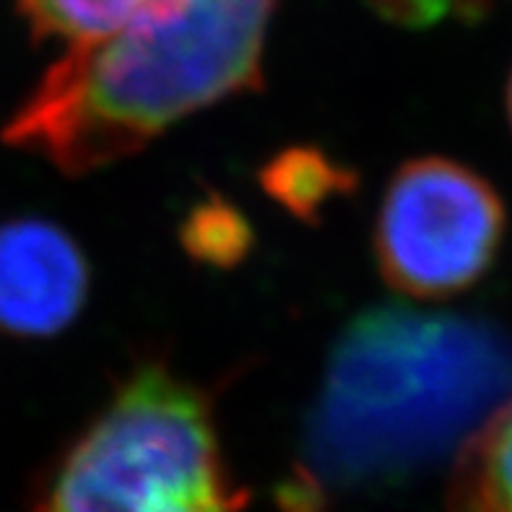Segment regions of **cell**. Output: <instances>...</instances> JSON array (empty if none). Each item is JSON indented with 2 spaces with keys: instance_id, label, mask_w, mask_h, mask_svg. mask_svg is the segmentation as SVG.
Returning a JSON list of instances; mask_svg holds the SVG:
<instances>
[{
  "instance_id": "obj_1",
  "label": "cell",
  "mask_w": 512,
  "mask_h": 512,
  "mask_svg": "<svg viewBox=\"0 0 512 512\" xmlns=\"http://www.w3.org/2000/svg\"><path fill=\"white\" fill-rule=\"evenodd\" d=\"M512 403V338L450 312L383 305L333 346L281 512H328L461 453Z\"/></svg>"
},
{
  "instance_id": "obj_2",
  "label": "cell",
  "mask_w": 512,
  "mask_h": 512,
  "mask_svg": "<svg viewBox=\"0 0 512 512\" xmlns=\"http://www.w3.org/2000/svg\"><path fill=\"white\" fill-rule=\"evenodd\" d=\"M273 3L188 0L169 19L71 47L3 138L65 175L123 162L182 117L260 84Z\"/></svg>"
},
{
  "instance_id": "obj_3",
  "label": "cell",
  "mask_w": 512,
  "mask_h": 512,
  "mask_svg": "<svg viewBox=\"0 0 512 512\" xmlns=\"http://www.w3.org/2000/svg\"><path fill=\"white\" fill-rule=\"evenodd\" d=\"M37 512H245L206 393L164 364L115 390L47 474Z\"/></svg>"
},
{
  "instance_id": "obj_4",
  "label": "cell",
  "mask_w": 512,
  "mask_h": 512,
  "mask_svg": "<svg viewBox=\"0 0 512 512\" xmlns=\"http://www.w3.org/2000/svg\"><path fill=\"white\" fill-rule=\"evenodd\" d=\"M505 234L500 195L466 164L427 156L398 169L375 224V258L393 289L419 299L466 292Z\"/></svg>"
},
{
  "instance_id": "obj_5",
  "label": "cell",
  "mask_w": 512,
  "mask_h": 512,
  "mask_svg": "<svg viewBox=\"0 0 512 512\" xmlns=\"http://www.w3.org/2000/svg\"><path fill=\"white\" fill-rule=\"evenodd\" d=\"M89 284V260L63 227L37 216L0 224V331H65L84 310Z\"/></svg>"
},
{
  "instance_id": "obj_6",
  "label": "cell",
  "mask_w": 512,
  "mask_h": 512,
  "mask_svg": "<svg viewBox=\"0 0 512 512\" xmlns=\"http://www.w3.org/2000/svg\"><path fill=\"white\" fill-rule=\"evenodd\" d=\"M188 0H16L37 39L71 47L115 37L130 26L175 16Z\"/></svg>"
},
{
  "instance_id": "obj_7",
  "label": "cell",
  "mask_w": 512,
  "mask_h": 512,
  "mask_svg": "<svg viewBox=\"0 0 512 512\" xmlns=\"http://www.w3.org/2000/svg\"><path fill=\"white\" fill-rule=\"evenodd\" d=\"M453 512H512V403L458 455Z\"/></svg>"
},
{
  "instance_id": "obj_8",
  "label": "cell",
  "mask_w": 512,
  "mask_h": 512,
  "mask_svg": "<svg viewBox=\"0 0 512 512\" xmlns=\"http://www.w3.org/2000/svg\"><path fill=\"white\" fill-rule=\"evenodd\" d=\"M260 182L263 190L289 214L302 221H315L333 198L349 193L357 185V177L328 159L323 151L294 146L273 156L263 169Z\"/></svg>"
},
{
  "instance_id": "obj_9",
  "label": "cell",
  "mask_w": 512,
  "mask_h": 512,
  "mask_svg": "<svg viewBox=\"0 0 512 512\" xmlns=\"http://www.w3.org/2000/svg\"><path fill=\"white\" fill-rule=\"evenodd\" d=\"M182 242L203 263L232 266L245 258L250 229L237 208L227 203H203L182 224Z\"/></svg>"
},
{
  "instance_id": "obj_10",
  "label": "cell",
  "mask_w": 512,
  "mask_h": 512,
  "mask_svg": "<svg viewBox=\"0 0 512 512\" xmlns=\"http://www.w3.org/2000/svg\"><path fill=\"white\" fill-rule=\"evenodd\" d=\"M367 3L390 24L422 29L445 19L453 11L455 0H367Z\"/></svg>"
},
{
  "instance_id": "obj_11",
  "label": "cell",
  "mask_w": 512,
  "mask_h": 512,
  "mask_svg": "<svg viewBox=\"0 0 512 512\" xmlns=\"http://www.w3.org/2000/svg\"><path fill=\"white\" fill-rule=\"evenodd\" d=\"M507 115H510V123H512V76H510V84H507Z\"/></svg>"
}]
</instances>
